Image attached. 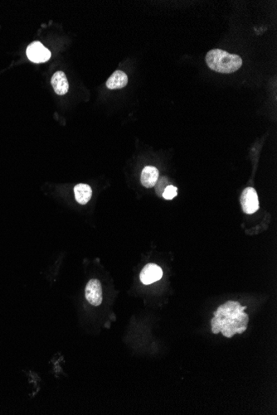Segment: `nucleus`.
Here are the masks:
<instances>
[{"label":"nucleus","instance_id":"f257e3e1","mask_svg":"<svg viewBox=\"0 0 277 415\" xmlns=\"http://www.w3.org/2000/svg\"><path fill=\"white\" fill-rule=\"evenodd\" d=\"M246 308L236 301H228L218 306L211 320L212 332H222L226 338H231L236 333L246 331L249 322L248 315L244 312Z\"/></svg>","mask_w":277,"mask_h":415},{"label":"nucleus","instance_id":"f03ea898","mask_svg":"<svg viewBox=\"0 0 277 415\" xmlns=\"http://www.w3.org/2000/svg\"><path fill=\"white\" fill-rule=\"evenodd\" d=\"M205 60L210 69L224 74L235 72L242 66V60L238 55L228 54L221 49L208 52Z\"/></svg>","mask_w":277,"mask_h":415},{"label":"nucleus","instance_id":"7ed1b4c3","mask_svg":"<svg viewBox=\"0 0 277 415\" xmlns=\"http://www.w3.org/2000/svg\"><path fill=\"white\" fill-rule=\"evenodd\" d=\"M26 54L29 60L35 63L46 62L51 58V52L38 41L32 42L28 46Z\"/></svg>","mask_w":277,"mask_h":415},{"label":"nucleus","instance_id":"20e7f679","mask_svg":"<svg viewBox=\"0 0 277 415\" xmlns=\"http://www.w3.org/2000/svg\"><path fill=\"white\" fill-rule=\"evenodd\" d=\"M241 204L246 214H253L259 209V200L255 189L252 188L244 189L241 194Z\"/></svg>","mask_w":277,"mask_h":415},{"label":"nucleus","instance_id":"39448f33","mask_svg":"<svg viewBox=\"0 0 277 415\" xmlns=\"http://www.w3.org/2000/svg\"><path fill=\"white\" fill-rule=\"evenodd\" d=\"M86 298L93 306H100L102 302V288L98 280H91L85 290Z\"/></svg>","mask_w":277,"mask_h":415},{"label":"nucleus","instance_id":"423d86ee","mask_svg":"<svg viewBox=\"0 0 277 415\" xmlns=\"http://www.w3.org/2000/svg\"><path fill=\"white\" fill-rule=\"evenodd\" d=\"M163 270L155 264H148L140 273V281L145 285L151 284L161 278Z\"/></svg>","mask_w":277,"mask_h":415},{"label":"nucleus","instance_id":"0eeeda50","mask_svg":"<svg viewBox=\"0 0 277 415\" xmlns=\"http://www.w3.org/2000/svg\"><path fill=\"white\" fill-rule=\"evenodd\" d=\"M51 84L53 86L54 92L59 96L67 94L69 90V83L66 76L65 73L58 70L53 74L51 79Z\"/></svg>","mask_w":277,"mask_h":415},{"label":"nucleus","instance_id":"6e6552de","mask_svg":"<svg viewBox=\"0 0 277 415\" xmlns=\"http://www.w3.org/2000/svg\"><path fill=\"white\" fill-rule=\"evenodd\" d=\"M159 174L158 169L154 166H147L143 169L140 182L146 188H151L155 186L159 179Z\"/></svg>","mask_w":277,"mask_h":415},{"label":"nucleus","instance_id":"1a4fd4ad","mask_svg":"<svg viewBox=\"0 0 277 415\" xmlns=\"http://www.w3.org/2000/svg\"><path fill=\"white\" fill-rule=\"evenodd\" d=\"M128 76L122 70H116L106 82V87L110 90L121 89L126 86Z\"/></svg>","mask_w":277,"mask_h":415},{"label":"nucleus","instance_id":"9d476101","mask_svg":"<svg viewBox=\"0 0 277 415\" xmlns=\"http://www.w3.org/2000/svg\"><path fill=\"white\" fill-rule=\"evenodd\" d=\"M74 194L77 202L82 205H86L92 198V190L87 184H77L74 188Z\"/></svg>","mask_w":277,"mask_h":415},{"label":"nucleus","instance_id":"9b49d317","mask_svg":"<svg viewBox=\"0 0 277 415\" xmlns=\"http://www.w3.org/2000/svg\"><path fill=\"white\" fill-rule=\"evenodd\" d=\"M162 196H163V198H164V199H166V200H172L173 198H175L177 196V188L172 186V185L167 186L166 188H164V192H163V194H162Z\"/></svg>","mask_w":277,"mask_h":415}]
</instances>
